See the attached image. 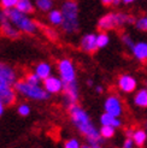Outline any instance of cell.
<instances>
[{
  "label": "cell",
  "mask_w": 147,
  "mask_h": 148,
  "mask_svg": "<svg viewBox=\"0 0 147 148\" xmlns=\"http://www.w3.org/2000/svg\"><path fill=\"white\" fill-rule=\"evenodd\" d=\"M68 110L71 123L75 125V128L80 131V134L87 138V142H102L104 138L100 136V132L92 122L89 114L78 103L70 106Z\"/></svg>",
  "instance_id": "6da1fadb"
},
{
  "label": "cell",
  "mask_w": 147,
  "mask_h": 148,
  "mask_svg": "<svg viewBox=\"0 0 147 148\" xmlns=\"http://www.w3.org/2000/svg\"><path fill=\"white\" fill-rule=\"evenodd\" d=\"M63 13V23L62 30L65 34H76L80 30V18H78V5L75 0H65L62 9Z\"/></svg>",
  "instance_id": "7a4b0ae2"
},
{
  "label": "cell",
  "mask_w": 147,
  "mask_h": 148,
  "mask_svg": "<svg viewBox=\"0 0 147 148\" xmlns=\"http://www.w3.org/2000/svg\"><path fill=\"white\" fill-rule=\"evenodd\" d=\"M136 19L131 14L123 12H111L102 16L98 21V29L100 32H107L112 29L121 28L126 24H135Z\"/></svg>",
  "instance_id": "3957f363"
},
{
  "label": "cell",
  "mask_w": 147,
  "mask_h": 148,
  "mask_svg": "<svg viewBox=\"0 0 147 148\" xmlns=\"http://www.w3.org/2000/svg\"><path fill=\"white\" fill-rule=\"evenodd\" d=\"M13 88L22 97L35 101H46L49 99V93L40 84H30L24 79H19L13 84Z\"/></svg>",
  "instance_id": "277c9868"
},
{
  "label": "cell",
  "mask_w": 147,
  "mask_h": 148,
  "mask_svg": "<svg viewBox=\"0 0 147 148\" xmlns=\"http://www.w3.org/2000/svg\"><path fill=\"white\" fill-rule=\"evenodd\" d=\"M9 18L11 23L17 29H19L22 33L30 35V34H35L39 29L38 23L34 19H32L27 13H23L19 10H17L16 7L9 10Z\"/></svg>",
  "instance_id": "5b68a950"
},
{
  "label": "cell",
  "mask_w": 147,
  "mask_h": 148,
  "mask_svg": "<svg viewBox=\"0 0 147 148\" xmlns=\"http://www.w3.org/2000/svg\"><path fill=\"white\" fill-rule=\"evenodd\" d=\"M57 69H58V72H59V77L63 79L64 83L76 81V69L70 59L68 58L60 59L57 64Z\"/></svg>",
  "instance_id": "8992f818"
},
{
  "label": "cell",
  "mask_w": 147,
  "mask_h": 148,
  "mask_svg": "<svg viewBox=\"0 0 147 148\" xmlns=\"http://www.w3.org/2000/svg\"><path fill=\"white\" fill-rule=\"evenodd\" d=\"M78 89L80 88H78L77 81L64 83L62 93H63V102H64V105L67 106V108L77 103L78 98H80V90Z\"/></svg>",
  "instance_id": "52a82bcc"
},
{
  "label": "cell",
  "mask_w": 147,
  "mask_h": 148,
  "mask_svg": "<svg viewBox=\"0 0 147 148\" xmlns=\"http://www.w3.org/2000/svg\"><path fill=\"white\" fill-rule=\"evenodd\" d=\"M123 102L120 97L117 95H110L104 102L105 112L112 114L115 117H121L123 114Z\"/></svg>",
  "instance_id": "ba28073f"
},
{
  "label": "cell",
  "mask_w": 147,
  "mask_h": 148,
  "mask_svg": "<svg viewBox=\"0 0 147 148\" xmlns=\"http://www.w3.org/2000/svg\"><path fill=\"white\" fill-rule=\"evenodd\" d=\"M17 82V73L11 65L0 62V83L13 86Z\"/></svg>",
  "instance_id": "9c48e42d"
},
{
  "label": "cell",
  "mask_w": 147,
  "mask_h": 148,
  "mask_svg": "<svg viewBox=\"0 0 147 148\" xmlns=\"http://www.w3.org/2000/svg\"><path fill=\"white\" fill-rule=\"evenodd\" d=\"M17 100V92L13 86L0 83V101L5 103V106H12Z\"/></svg>",
  "instance_id": "30bf717a"
},
{
  "label": "cell",
  "mask_w": 147,
  "mask_h": 148,
  "mask_svg": "<svg viewBox=\"0 0 147 148\" xmlns=\"http://www.w3.org/2000/svg\"><path fill=\"white\" fill-rule=\"evenodd\" d=\"M43 88L49 93V94H59L63 92V87H64V82L60 77L57 76H52L47 77L46 79L42 81Z\"/></svg>",
  "instance_id": "8fae6325"
},
{
  "label": "cell",
  "mask_w": 147,
  "mask_h": 148,
  "mask_svg": "<svg viewBox=\"0 0 147 148\" xmlns=\"http://www.w3.org/2000/svg\"><path fill=\"white\" fill-rule=\"evenodd\" d=\"M117 84H118V88L123 93H133L137 87V81L131 75L124 73V75H121L118 77Z\"/></svg>",
  "instance_id": "7c38bea8"
},
{
  "label": "cell",
  "mask_w": 147,
  "mask_h": 148,
  "mask_svg": "<svg viewBox=\"0 0 147 148\" xmlns=\"http://www.w3.org/2000/svg\"><path fill=\"white\" fill-rule=\"evenodd\" d=\"M80 47L86 53H94L98 51V45H97V35L95 34H86L81 38L80 41Z\"/></svg>",
  "instance_id": "4fadbf2b"
},
{
  "label": "cell",
  "mask_w": 147,
  "mask_h": 148,
  "mask_svg": "<svg viewBox=\"0 0 147 148\" xmlns=\"http://www.w3.org/2000/svg\"><path fill=\"white\" fill-rule=\"evenodd\" d=\"M0 33H1L3 36L11 40H16L21 36V30L14 27L10 21H6L4 23H0Z\"/></svg>",
  "instance_id": "5bb4252c"
},
{
  "label": "cell",
  "mask_w": 147,
  "mask_h": 148,
  "mask_svg": "<svg viewBox=\"0 0 147 148\" xmlns=\"http://www.w3.org/2000/svg\"><path fill=\"white\" fill-rule=\"evenodd\" d=\"M131 53H133L134 58L137 59L139 62H147V42L140 41L135 42L134 47L131 48Z\"/></svg>",
  "instance_id": "9a60e30c"
},
{
  "label": "cell",
  "mask_w": 147,
  "mask_h": 148,
  "mask_svg": "<svg viewBox=\"0 0 147 148\" xmlns=\"http://www.w3.org/2000/svg\"><path fill=\"white\" fill-rule=\"evenodd\" d=\"M100 124L101 125H110V127L118 129L122 127V121L120 119V117H115L107 112H104L100 116Z\"/></svg>",
  "instance_id": "2e32d148"
},
{
  "label": "cell",
  "mask_w": 147,
  "mask_h": 148,
  "mask_svg": "<svg viewBox=\"0 0 147 148\" xmlns=\"http://www.w3.org/2000/svg\"><path fill=\"white\" fill-rule=\"evenodd\" d=\"M34 72L41 78V81H43V79H46L47 77H49L51 75H52V66H51L48 63L41 62L35 66Z\"/></svg>",
  "instance_id": "e0dca14e"
},
{
  "label": "cell",
  "mask_w": 147,
  "mask_h": 148,
  "mask_svg": "<svg viewBox=\"0 0 147 148\" xmlns=\"http://www.w3.org/2000/svg\"><path fill=\"white\" fill-rule=\"evenodd\" d=\"M131 138L134 140L135 146L141 148V147H144V145L147 141V131H145L144 129H134L133 137Z\"/></svg>",
  "instance_id": "ac0fdd59"
},
{
  "label": "cell",
  "mask_w": 147,
  "mask_h": 148,
  "mask_svg": "<svg viewBox=\"0 0 147 148\" xmlns=\"http://www.w3.org/2000/svg\"><path fill=\"white\" fill-rule=\"evenodd\" d=\"M16 9L23 13L32 14L35 11V6H34V3L32 0H18Z\"/></svg>",
  "instance_id": "d6986e66"
},
{
  "label": "cell",
  "mask_w": 147,
  "mask_h": 148,
  "mask_svg": "<svg viewBox=\"0 0 147 148\" xmlns=\"http://www.w3.org/2000/svg\"><path fill=\"white\" fill-rule=\"evenodd\" d=\"M134 103L137 107H141V108L147 107V89L146 88L136 92L134 97Z\"/></svg>",
  "instance_id": "ffe728a7"
},
{
  "label": "cell",
  "mask_w": 147,
  "mask_h": 148,
  "mask_svg": "<svg viewBox=\"0 0 147 148\" xmlns=\"http://www.w3.org/2000/svg\"><path fill=\"white\" fill-rule=\"evenodd\" d=\"M47 19L52 25H62V23H63V13H62L60 10L52 9L48 12Z\"/></svg>",
  "instance_id": "44dd1931"
},
{
  "label": "cell",
  "mask_w": 147,
  "mask_h": 148,
  "mask_svg": "<svg viewBox=\"0 0 147 148\" xmlns=\"http://www.w3.org/2000/svg\"><path fill=\"white\" fill-rule=\"evenodd\" d=\"M35 6L42 12H49L53 9V0H35Z\"/></svg>",
  "instance_id": "7402d4cb"
},
{
  "label": "cell",
  "mask_w": 147,
  "mask_h": 148,
  "mask_svg": "<svg viewBox=\"0 0 147 148\" xmlns=\"http://www.w3.org/2000/svg\"><path fill=\"white\" fill-rule=\"evenodd\" d=\"M100 132V136L106 140V138H111L115 136V132H116V128L113 127H110V125H101V128L99 130Z\"/></svg>",
  "instance_id": "603a6c76"
},
{
  "label": "cell",
  "mask_w": 147,
  "mask_h": 148,
  "mask_svg": "<svg viewBox=\"0 0 147 148\" xmlns=\"http://www.w3.org/2000/svg\"><path fill=\"white\" fill-rule=\"evenodd\" d=\"M110 42V36L106 32H100L98 35H97V45L99 48H104L109 45Z\"/></svg>",
  "instance_id": "cb8c5ba5"
},
{
  "label": "cell",
  "mask_w": 147,
  "mask_h": 148,
  "mask_svg": "<svg viewBox=\"0 0 147 148\" xmlns=\"http://www.w3.org/2000/svg\"><path fill=\"white\" fill-rule=\"evenodd\" d=\"M135 27L140 32H147V16H141L135 22Z\"/></svg>",
  "instance_id": "d4e9b609"
},
{
  "label": "cell",
  "mask_w": 147,
  "mask_h": 148,
  "mask_svg": "<svg viewBox=\"0 0 147 148\" xmlns=\"http://www.w3.org/2000/svg\"><path fill=\"white\" fill-rule=\"evenodd\" d=\"M25 82H28V83H30V84H40V82H41V78L36 75L35 72H30V73H27L25 75V77L23 78Z\"/></svg>",
  "instance_id": "484cf974"
},
{
  "label": "cell",
  "mask_w": 147,
  "mask_h": 148,
  "mask_svg": "<svg viewBox=\"0 0 147 148\" xmlns=\"http://www.w3.org/2000/svg\"><path fill=\"white\" fill-rule=\"evenodd\" d=\"M121 40H122V42H123V45L126 46V47H128L130 51H131V48L134 47V45H135V41L133 40V38L129 35V34H122V38H121Z\"/></svg>",
  "instance_id": "4316f807"
},
{
  "label": "cell",
  "mask_w": 147,
  "mask_h": 148,
  "mask_svg": "<svg viewBox=\"0 0 147 148\" xmlns=\"http://www.w3.org/2000/svg\"><path fill=\"white\" fill-rule=\"evenodd\" d=\"M17 3L18 0H0V6H1V9L11 10L17 6Z\"/></svg>",
  "instance_id": "83f0119b"
},
{
  "label": "cell",
  "mask_w": 147,
  "mask_h": 148,
  "mask_svg": "<svg viewBox=\"0 0 147 148\" xmlns=\"http://www.w3.org/2000/svg\"><path fill=\"white\" fill-rule=\"evenodd\" d=\"M17 112L22 117H27V116L30 114V106L27 105V103H21L17 108Z\"/></svg>",
  "instance_id": "f1b7e54d"
},
{
  "label": "cell",
  "mask_w": 147,
  "mask_h": 148,
  "mask_svg": "<svg viewBox=\"0 0 147 148\" xmlns=\"http://www.w3.org/2000/svg\"><path fill=\"white\" fill-rule=\"evenodd\" d=\"M81 147L82 146H81L77 138H69L64 143V148H81Z\"/></svg>",
  "instance_id": "f546056e"
},
{
  "label": "cell",
  "mask_w": 147,
  "mask_h": 148,
  "mask_svg": "<svg viewBox=\"0 0 147 148\" xmlns=\"http://www.w3.org/2000/svg\"><path fill=\"white\" fill-rule=\"evenodd\" d=\"M122 148H135L134 140L131 137H126V140H124V142L122 145Z\"/></svg>",
  "instance_id": "4dcf8cb0"
},
{
  "label": "cell",
  "mask_w": 147,
  "mask_h": 148,
  "mask_svg": "<svg viewBox=\"0 0 147 148\" xmlns=\"http://www.w3.org/2000/svg\"><path fill=\"white\" fill-rule=\"evenodd\" d=\"M81 148H102V147H101V143L99 142H87Z\"/></svg>",
  "instance_id": "1f68e13d"
},
{
  "label": "cell",
  "mask_w": 147,
  "mask_h": 148,
  "mask_svg": "<svg viewBox=\"0 0 147 148\" xmlns=\"http://www.w3.org/2000/svg\"><path fill=\"white\" fill-rule=\"evenodd\" d=\"M101 3H102V5H105V6H111V5H113L115 0H101Z\"/></svg>",
  "instance_id": "d6a6232c"
},
{
  "label": "cell",
  "mask_w": 147,
  "mask_h": 148,
  "mask_svg": "<svg viewBox=\"0 0 147 148\" xmlns=\"http://www.w3.org/2000/svg\"><path fill=\"white\" fill-rule=\"evenodd\" d=\"M133 132H134V129H131V128L127 129L126 130V137H133Z\"/></svg>",
  "instance_id": "836d02e7"
},
{
  "label": "cell",
  "mask_w": 147,
  "mask_h": 148,
  "mask_svg": "<svg viewBox=\"0 0 147 148\" xmlns=\"http://www.w3.org/2000/svg\"><path fill=\"white\" fill-rule=\"evenodd\" d=\"M5 103L3 102V101H0V117H1L3 114H4V112H5Z\"/></svg>",
  "instance_id": "e575fe53"
},
{
  "label": "cell",
  "mask_w": 147,
  "mask_h": 148,
  "mask_svg": "<svg viewBox=\"0 0 147 148\" xmlns=\"http://www.w3.org/2000/svg\"><path fill=\"white\" fill-rule=\"evenodd\" d=\"M95 90H97V93L101 94V93H102V90H104V88H102L101 86H97V88H95Z\"/></svg>",
  "instance_id": "d590c367"
},
{
  "label": "cell",
  "mask_w": 147,
  "mask_h": 148,
  "mask_svg": "<svg viewBox=\"0 0 147 148\" xmlns=\"http://www.w3.org/2000/svg\"><path fill=\"white\" fill-rule=\"evenodd\" d=\"M121 1H122L123 4H126V5H127V4H131V3H134L135 0H121Z\"/></svg>",
  "instance_id": "8d00e7d4"
},
{
  "label": "cell",
  "mask_w": 147,
  "mask_h": 148,
  "mask_svg": "<svg viewBox=\"0 0 147 148\" xmlns=\"http://www.w3.org/2000/svg\"><path fill=\"white\" fill-rule=\"evenodd\" d=\"M87 86L92 87V86H93V81H92V79H88V81H87Z\"/></svg>",
  "instance_id": "74e56055"
},
{
  "label": "cell",
  "mask_w": 147,
  "mask_h": 148,
  "mask_svg": "<svg viewBox=\"0 0 147 148\" xmlns=\"http://www.w3.org/2000/svg\"><path fill=\"white\" fill-rule=\"evenodd\" d=\"M121 3V0H115V3H113V5H118Z\"/></svg>",
  "instance_id": "f35d334b"
},
{
  "label": "cell",
  "mask_w": 147,
  "mask_h": 148,
  "mask_svg": "<svg viewBox=\"0 0 147 148\" xmlns=\"http://www.w3.org/2000/svg\"><path fill=\"white\" fill-rule=\"evenodd\" d=\"M146 131H147V122H146Z\"/></svg>",
  "instance_id": "ab89813d"
},
{
  "label": "cell",
  "mask_w": 147,
  "mask_h": 148,
  "mask_svg": "<svg viewBox=\"0 0 147 148\" xmlns=\"http://www.w3.org/2000/svg\"><path fill=\"white\" fill-rule=\"evenodd\" d=\"M146 89H147V83H146Z\"/></svg>",
  "instance_id": "60d3db41"
}]
</instances>
